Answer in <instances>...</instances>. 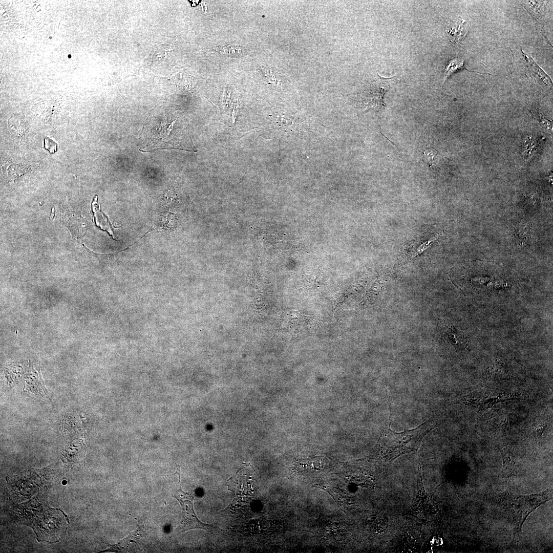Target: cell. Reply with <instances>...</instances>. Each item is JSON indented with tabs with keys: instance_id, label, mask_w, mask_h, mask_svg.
<instances>
[{
	"instance_id": "obj_1",
	"label": "cell",
	"mask_w": 553,
	"mask_h": 553,
	"mask_svg": "<svg viewBox=\"0 0 553 553\" xmlns=\"http://www.w3.org/2000/svg\"><path fill=\"white\" fill-rule=\"evenodd\" d=\"M20 506L24 510L20 513V519L23 523L33 528L38 541L56 542L63 537L69 520L60 509L50 508L46 503H43L40 510H37L36 507L34 509L32 505L31 508L28 503L22 504Z\"/></svg>"
},
{
	"instance_id": "obj_2",
	"label": "cell",
	"mask_w": 553,
	"mask_h": 553,
	"mask_svg": "<svg viewBox=\"0 0 553 553\" xmlns=\"http://www.w3.org/2000/svg\"><path fill=\"white\" fill-rule=\"evenodd\" d=\"M552 499V488H548L540 494L526 495H514L506 492L501 494L499 497V504L511 512L516 518L514 538L521 531L529 515L539 506Z\"/></svg>"
},
{
	"instance_id": "obj_3",
	"label": "cell",
	"mask_w": 553,
	"mask_h": 553,
	"mask_svg": "<svg viewBox=\"0 0 553 553\" xmlns=\"http://www.w3.org/2000/svg\"><path fill=\"white\" fill-rule=\"evenodd\" d=\"M436 340L440 346L452 351H462L469 342V337L452 324L443 322L437 328Z\"/></svg>"
},
{
	"instance_id": "obj_4",
	"label": "cell",
	"mask_w": 553,
	"mask_h": 553,
	"mask_svg": "<svg viewBox=\"0 0 553 553\" xmlns=\"http://www.w3.org/2000/svg\"><path fill=\"white\" fill-rule=\"evenodd\" d=\"M179 483L180 489L177 490L174 495L175 498L180 503L182 510V516L179 525V529L182 532L193 529L207 530L211 526L201 522L197 518L194 512L193 495L182 491L180 480H179Z\"/></svg>"
},
{
	"instance_id": "obj_5",
	"label": "cell",
	"mask_w": 553,
	"mask_h": 553,
	"mask_svg": "<svg viewBox=\"0 0 553 553\" xmlns=\"http://www.w3.org/2000/svg\"><path fill=\"white\" fill-rule=\"evenodd\" d=\"M378 75L377 77L371 82L368 89L361 94L363 99L367 100L365 103L367 104L366 109L373 108L378 110L383 105L382 97L385 92L389 87L391 82L396 80L394 77L384 78L380 77L378 74Z\"/></svg>"
},
{
	"instance_id": "obj_6",
	"label": "cell",
	"mask_w": 553,
	"mask_h": 553,
	"mask_svg": "<svg viewBox=\"0 0 553 553\" xmlns=\"http://www.w3.org/2000/svg\"><path fill=\"white\" fill-rule=\"evenodd\" d=\"M329 461L324 457H315L306 459H299L295 462V468L302 475L319 473L328 466Z\"/></svg>"
},
{
	"instance_id": "obj_7",
	"label": "cell",
	"mask_w": 553,
	"mask_h": 553,
	"mask_svg": "<svg viewBox=\"0 0 553 553\" xmlns=\"http://www.w3.org/2000/svg\"><path fill=\"white\" fill-rule=\"evenodd\" d=\"M521 52L527 63L531 77L543 89L547 90L552 87L551 78L540 67L534 59L521 49Z\"/></svg>"
},
{
	"instance_id": "obj_8",
	"label": "cell",
	"mask_w": 553,
	"mask_h": 553,
	"mask_svg": "<svg viewBox=\"0 0 553 553\" xmlns=\"http://www.w3.org/2000/svg\"><path fill=\"white\" fill-rule=\"evenodd\" d=\"M97 196L96 195L92 202V210L94 212L95 222L96 225L101 229L107 230L109 233L115 239L114 232L111 224L101 212L99 205L97 204Z\"/></svg>"
},
{
	"instance_id": "obj_9",
	"label": "cell",
	"mask_w": 553,
	"mask_h": 553,
	"mask_svg": "<svg viewBox=\"0 0 553 553\" xmlns=\"http://www.w3.org/2000/svg\"><path fill=\"white\" fill-rule=\"evenodd\" d=\"M469 31V24L465 20L456 22L447 30L450 41L452 43L460 42L464 39Z\"/></svg>"
},
{
	"instance_id": "obj_10",
	"label": "cell",
	"mask_w": 553,
	"mask_h": 553,
	"mask_svg": "<svg viewBox=\"0 0 553 553\" xmlns=\"http://www.w3.org/2000/svg\"><path fill=\"white\" fill-rule=\"evenodd\" d=\"M501 452L503 459L502 476L509 477L514 475L517 466L514 457L513 456L512 452L506 449H503Z\"/></svg>"
},
{
	"instance_id": "obj_11",
	"label": "cell",
	"mask_w": 553,
	"mask_h": 553,
	"mask_svg": "<svg viewBox=\"0 0 553 553\" xmlns=\"http://www.w3.org/2000/svg\"><path fill=\"white\" fill-rule=\"evenodd\" d=\"M464 69L469 71L475 72L474 71H471L465 68L464 66V59L461 60L459 58H456L451 61L445 68L444 78L443 79V83H444L445 81L447 79V78L451 75L453 74L458 71Z\"/></svg>"
},
{
	"instance_id": "obj_12",
	"label": "cell",
	"mask_w": 553,
	"mask_h": 553,
	"mask_svg": "<svg viewBox=\"0 0 553 553\" xmlns=\"http://www.w3.org/2000/svg\"><path fill=\"white\" fill-rule=\"evenodd\" d=\"M546 2L529 1H525L524 4L526 9L529 11L530 13L537 18L541 17L544 12V6Z\"/></svg>"
},
{
	"instance_id": "obj_13",
	"label": "cell",
	"mask_w": 553,
	"mask_h": 553,
	"mask_svg": "<svg viewBox=\"0 0 553 553\" xmlns=\"http://www.w3.org/2000/svg\"><path fill=\"white\" fill-rule=\"evenodd\" d=\"M538 144V141L533 140L531 138L526 140L522 147V155L523 157L527 158L531 156V153L536 149Z\"/></svg>"
},
{
	"instance_id": "obj_14",
	"label": "cell",
	"mask_w": 553,
	"mask_h": 553,
	"mask_svg": "<svg viewBox=\"0 0 553 553\" xmlns=\"http://www.w3.org/2000/svg\"><path fill=\"white\" fill-rule=\"evenodd\" d=\"M439 236L438 233H437L435 236H434L433 238H431L430 239L427 241L426 242H425L424 243H422L418 247V248L417 249L415 253L414 254L413 257H416V256H418V255H419L420 254H421L426 249H427L428 247H429L430 245L434 241H435L436 240H437V238L439 237Z\"/></svg>"
},
{
	"instance_id": "obj_15",
	"label": "cell",
	"mask_w": 553,
	"mask_h": 553,
	"mask_svg": "<svg viewBox=\"0 0 553 553\" xmlns=\"http://www.w3.org/2000/svg\"><path fill=\"white\" fill-rule=\"evenodd\" d=\"M428 161L430 166H432L435 164V158L438 155L437 151L433 148H428L424 152Z\"/></svg>"
},
{
	"instance_id": "obj_16",
	"label": "cell",
	"mask_w": 553,
	"mask_h": 553,
	"mask_svg": "<svg viewBox=\"0 0 553 553\" xmlns=\"http://www.w3.org/2000/svg\"><path fill=\"white\" fill-rule=\"evenodd\" d=\"M44 147L50 153L53 154L57 151V144L49 137H46L44 139Z\"/></svg>"
},
{
	"instance_id": "obj_17",
	"label": "cell",
	"mask_w": 553,
	"mask_h": 553,
	"mask_svg": "<svg viewBox=\"0 0 553 553\" xmlns=\"http://www.w3.org/2000/svg\"><path fill=\"white\" fill-rule=\"evenodd\" d=\"M176 120H175L174 121H173V122H172V123H171V124H170L169 125V126H168V127L167 128V129H166V132H165V137H164L165 138H166V137H167V136H168L169 135V133H171V131L172 130V129H173V127H174V123H175L176 122Z\"/></svg>"
}]
</instances>
